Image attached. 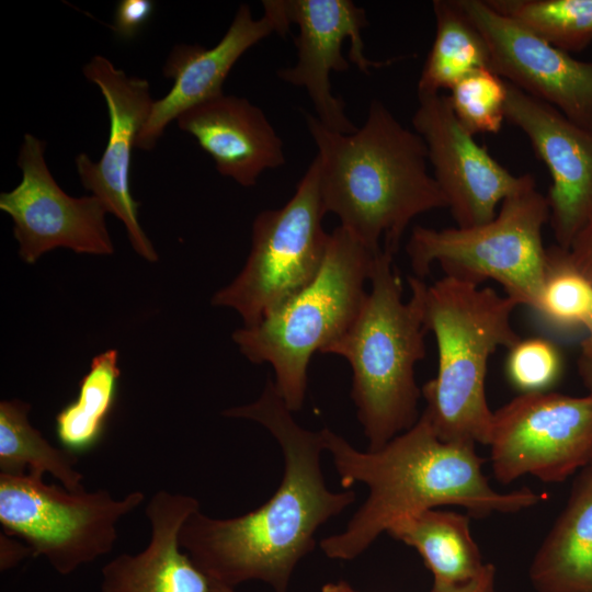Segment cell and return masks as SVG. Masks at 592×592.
<instances>
[{"label":"cell","instance_id":"cell-1","mask_svg":"<svg viewBox=\"0 0 592 592\" xmlns=\"http://www.w3.org/2000/svg\"><path fill=\"white\" fill-rule=\"evenodd\" d=\"M223 414L255 421L274 436L283 452V478L274 494L247 514L213 519L194 512L180 530V546L212 583L234 589L259 580L287 592L296 565L315 546L317 530L353 503L355 493L327 488L321 432L294 420L271 377L258 400Z\"/></svg>","mask_w":592,"mask_h":592},{"label":"cell","instance_id":"cell-2","mask_svg":"<svg viewBox=\"0 0 592 592\" xmlns=\"http://www.w3.org/2000/svg\"><path fill=\"white\" fill-rule=\"evenodd\" d=\"M320 432L342 487L361 482L369 490L345 530L321 540L332 559H354L397 521L441 505H462L483 516L519 512L544 499L530 488L494 490L475 446L441 440L422 414L377 451L361 452L329 429Z\"/></svg>","mask_w":592,"mask_h":592},{"label":"cell","instance_id":"cell-3","mask_svg":"<svg viewBox=\"0 0 592 592\" xmlns=\"http://www.w3.org/2000/svg\"><path fill=\"white\" fill-rule=\"evenodd\" d=\"M307 128L318 148L319 190L326 214L374 252L396 253L413 218L446 200L429 174L426 146L379 100L352 134L328 129L309 113Z\"/></svg>","mask_w":592,"mask_h":592},{"label":"cell","instance_id":"cell-4","mask_svg":"<svg viewBox=\"0 0 592 592\" xmlns=\"http://www.w3.org/2000/svg\"><path fill=\"white\" fill-rule=\"evenodd\" d=\"M420 293L424 328L434 334L439 355L436 376L421 389L422 415L445 442L488 445V362L497 349L510 350L521 340L511 322L520 303L446 275L431 285L420 278Z\"/></svg>","mask_w":592,"mask_h":592},{"label":"cell","instance_id":"cell-5","mask_svg":"<svg viewBox=\"0 0 592 592\" xmlns=\"http://www.w3.org/2000/svg\"><path fill=\"white\" fill-rule=\"evenodd\" d=\"M394 253H376L369 291L353 322L321 353L344 357L353 372L351 397L357 419L377 451L419 419L421 395L414 366L425 357L420 278L410 276L411 297L402 298V283Z\"/></svg>","mask_w":592,"mask_h":592},{"label":"cell","instance_id":"cell-6","mask_svg":"<svg viewBox=\"0 0 592 592\" xmlns=\"http://www.w3.org/2000/svg\"><path fill=\"white\" fill-rule=\"evenodd\" d=\"M376 253L337 227L312 281L258 325L232 333L250 362L271 364L275 388L292 412L304 405L312 354L341 337L358 314Z\"/></svg>","mask_w":592,"mask_h":592},{"label":"cell","instance_id":"cell-7","mask_svg":"<svg viewBox=\"0 0 592 592\" xmlns=\"http://www.w3.org/2000/svg\"><path fill=\"white\" fill-rule=\"evenodd\" d=\"M548 220L547 198L528 174L490 221L465 228L415 226L406 251L419 278L439 263L446 276L464 282L480 285L493 280L505 295L535 310L548 271V249L543 242Z\"/></svg>","mask_w":592,"mask_h":592},{"label":"cell","instance_id":"cell-8","mask_svg":"<svg viewBox=\"0 0 592 592\" xmlns=\"http://www.w3.org/2000/svg\"><path fill=\"white\" fill-rule=\"evenodd\" d=\"M325 215L315 158L285 205L258 214L242 270L213 295L212 305L235 309L249 328L305 287L326 255Z\"/></svg>","mask_w":592,"mask_h":592},{"label":"cell","instance_id":"cell-9","mask_svg":"<svg viewBox=\"0 0 592 592\" xmlns=\"http://www.w3.org/2000/svg\"><path fill=\"white\" fill-rule=\"evenodd\" d=\"M145 501L135 490L117 500L104 489L77 492L47 485L43 476L0 474V523L60 574L112 551L116 525Z\"/></svg>","mask_w":592,"mask_h":592},{"label":"cell","instance_id":"cell-10","mask_svg":"<svg viewBox=\"0 0 592 592\" xmlns=\"http://www.w3.org/2000/svg\"><path fill=\"white\" fill-rule=\"evenodd\" d=\"M490 459L503 485L531 475L561 482L592 463V392L521 394L493 412Z\"/></svg>","mask_w":592,"mask_h":592},{"label":"cell","instance_id":"cell-11","mask_svg":"<svg viewBox=\"0 0 592 592\" xmlns=\"http://www.w3.org/2000/svg\"><path fill=\"white\" fill-rule=\"evenodd\" d=\"M45 147L42 139L24 135L18 157L22 180L13 190L0 194V209L13 220L20 258L34 264L56 248L112 254L114 246L106 228V207L94 195H68L48 169Z\"/></svg>","mask_w":592,"mask_h":592},{"label":"cell","instance_id":"cell-12","mask_svg":"<svg viewBox=\"0 0 592 592\" xmlns=\"http://www.w3.org/2000/svg\"><path fill=\"white\" fill-rule=\"evenodd\" d=\"M418 100L412 125L426 146L433 178L456 227L490 221L528 174L515 177L480 146L457 119L448 95L418 94Z\"/></svg>","mask_w":592,"mask_h":592},{"label":"cell","instance_id":"cell-13","mask_svg":"<svg viewBox=\"0 0 592 592\" xmlns=\"http://www.w3.org/2000/svg\"><path fill=\"white\" fill-rule=\"evenodd\" d=\"M82 72L100 89L105 100L110 135L99 161H92L84 152L76 157L80 182L124 224L135 252L149 262H156L158 254L140 226L139 203L132 195L129 177L132 150L153 104L149 82L127 76L100 55L92 57Z\"/></svg>","mask_w":592,"mask_h":592},{"label":"cell","instance_id":"cell-14","mask_svg":"<svg viewBox=\"0 0 592 592\" xmlns=\"http://www.w3.org/2000/svg\"><path fill=\"white\" fill-rule=\"evenodd\" d=\"M458 3L483 36L492 71L592 130V61L553 46L497 12L487 0Z\"/></svg>","mask_w":592,"mask_h":592},{"label":"cell","instance_id":"cell-15","mask_svg":"<svg viewBox=\"0 0 592 592\" xmlns=\"http://www.w3.org/2000/svg\"><path fill=\"white\" fill-rule=\"evenodd\" d=\"M289 23L298 26L295 37L297 62L281 68L277 77L283 81L305 88L317 112V118L328 129L352 134L358 127L344 113V102L333 95L331 71L350 68L342 54V44L350 38L349 59L364 73L383 67L392 59L374 61L364 54L361 30L368 21L363 8L351 0H283Z\"/></svg>","mask_w":592,"mask_h":592},{"label":"cell","instance_id":"cell-16","mask_svg":"<svg viewBox=\"0 0 592 592\" xmlns=\"http://www.w3.org/2000/svg\"><path fill=\"white\" fill-rule=\"evenodd\" d=\"M505 86V119L526 135L548 169V224L557 246L568 250L592 216V130L515 86Z\"/></svg>","mask_w":592,"mask_h":592},{"label":"cell","instance_id":"cell-17","mask_svg":"<svg viewBox=\"0 0 592 592\" xmlns=\"http://www.w3.org/2000/svg\"><path fill=\"white\" fill-rule=\"evenodd\" d=\"M264 13L254 19L248 4H240L231 24L213 47L175 45L162 68V75L172 79L170 91L153 101L143 126L136 148L150 150L167 126L187 110L224 93L223 86L238 59L253 45L272 33L282 36L289 31L283 0L262 1Z\"/></svg>","mask_w":592,"mask_h":592},{"label":"cell","instance_id":"cell-18","mask_svg":"<svg viewBox=\"0 0 592 592\" xmlns=\"http://www.w3.org/2000/svg\"><path fill=\"white\" fill-rule=\"evenodd\" d=\"M198 510L194 497L157 491L145 509L150 524L147 547L107 562L102 569L100 592H212L210 580L181 551L179 543L183 523Z\"/></svg>","mask_w":592,"mask_h":592},{"label":"cell","instance_id":"cell-19","mask_svg":"<svg viewBox=\"0 0 592 592\" xmlns=\"http://www.w3.org/2000/svg\"><path fill=\"white\" fill-rule=\"evenodd\" d=\"M177 123L221 175L242 186H253L264 170L286 162L283 143L264 112L244 98L223 94L187 110Z\"/></svg>","mask_w":592,"mask_h":592},{"label":"cell","instance_id":"cell-20","mask_svg":"<svg viewBox=\"0 0 592 592\" xmlns=\"http://www.w3.org/2000/svg\"><path fill=\"white\" fill-rule=\"evenodd\" d=\"M537 592H592V469L569 501L530 566Z\"/></svg>","mask_w":592,"mask_h":592},{"label":"cell","instance_id":"cell-21","mask_svg":"<svg viewBox=\"0 0 592 592\" xmlns=\"http://www.w3.org/2000/svg\"><path fill=\"white\" fill-rule=\"evenodd\" d=\"M387 533L420 554L434 583L469 580L486 565L471 536L469 517L457 512L425 510L397 521Z\"/></svg>","mask_w":592,"mask_h":592},{"label":"cell","instance_id":"cell-22","mask_svg":"<svg viewBox=\"0 0 592 592\" xmlns=\"http://www.w3.org/2000/svg\"><path fill=\"white\" fill-rule=\"evenodd\" d=\"M435 36L423 65L418 94L452 89L468 75L490 68L487 43L458 0H434Z\"/></svg>","mask_w":592,"mask_h":592},{"label":"cell","instance_id":"cell-23","mask_svg":"<svg viewBox=\"0 0 592 592\" xmlns=\"http://www.w3.org/2000/svg\"><path fill=\"white\" fill-rule=\"evenodd\" d=\"M31 405L20 399L0 402V474H50L69 491L84 489L83 475L75 469L78 455L53 446L31 425Z\"/></svg>","mask_w":592,"mask_h":592},{"label":"cell","instance_id":"cell-24","mask_svg":"<svg viewBox=\"0 0 592 592\" xmlns=\"http://www.w3.org/2000/svg\"><path fill=\"white\" fill-rule=\"evenodd\" d=\"M121 369L114 349L98 354L79 382L75 400L55 418V433L61 447L80 455L102 440L118 394Z\"/></svg>","mask_w":592,"mask_h":592},{"label":"cell","instance_id":"cell-25","mask_svg":"<svg viewBox=\"0 0 592 592\" xmlns=\"http://www.w3.org/2000/svg\"><path fill=\"white\" fill-rule=\"evenodd\" d=\"M511 19L553 46L583 50L592 42V0H487Z\"/></svg>","mask_w":592,"mask_h":592},{"label":"cell","instance_id":"cell-26","mask_svg":"<svg viewBox=\"0 0 592 592\" xmlns=\"http://www.w3.org/2000/svg\"><path fill=\"white\" fill-rule=\"evenodd\" d=\"M534 311L548 326L566 331L584 329L592 315V285L558 246L548 249V271Z\"/></svg>","mask_w":592,"mask_h":592},{"label":"cell","instance_id":"cell-27","mask_svg":"<svg viewBox=\"0 0 592 592\" xmlns=\"http://www.w3.org/2000/svg\"><path fill=\"white\" fill-rule=\"evenodd\" d=\"M448 98L457 119L473 136L500 132L505 119L506 86L490 68L462 79Z\"/></svg>","mask_w":592,"mask_h":592},{"label":"cell","instance_id":"cell-28","mask_svg":"<svg viewBox=\"0 0 592 592\" xmlns=\"http://www.w3.org/2000/svg\"><path fill=\"white\" fill-rule=\"evenodd\" d=\"M562 360L557 346L543 338L520 340L510 349L506 375L521 394L549 391L561 376Z\"/></svg>","mask_w":592,"mask_h":592},{"label":"cell","instance_id":"cell-29","mask_svg":"<svg viewBox=\"0 0 592 592\" xmlns=\"http://www.w3.org/2000/svg\"><path fill=\"white\" fill-rule=\"evenodd\" d=\"M153 8L151 0H121L116 4L111 27L119 38L133 39L151 18Z\"/></svg>","mask_w":592,"mask_h":592},{"label":"cell","instance_id":"cell-30","mask_svg":"<svg viewBox=\"0 0 592 592\" xmlns=\"http://www.w3.org/2000/svg\"><path fill=\"white\" fill-rule=\"evenodd\" d=\"M567 254L572 266L592 285V216L576 235Z\"/></svg>","mask_w":592,"mask_h":592},{"label":"cell","instance_id":"cell-31","mask_svg":"<svg viewBox=\"0 0 592 592\" xmlns=\"http://www.w3.org/2000/svg\"><path fill=\"white\" fill-rule=\"evenodd\" d=\"M496 568L486 563L474 578L451 584L434 583L431 592H496Z\"/></svg>","mask_w":592,"mask_h":592},{"label":"cell","instance_id":"cell-32","mask_svg":"<svg viewBox=\"0 0 592 592\" xmlns=\"http://www.w3.org/2000/svg\"><path fill=\"white\" fill-rule=\"evenodd\" d=\"M32 555L26 544L14 542L5 535H1V569L7 570L16 565L24 557Z\"/></svg>","mask_w":592,"mask_h":592},{"label":"cell","instance_id":"cell-33","mask_svg":"<svg viewBox=\"0 0 592 592\" xmlns=\"http://www.w3.org/2000/svg\"><path fill=\"white\" fill-rule=\"evenodd\" d=\"M578 371L584 385L592 392V350L581 349L578 360ZM590 468L592 469V463Z\"/></svg>","mask_w":592,"mask_h":592},{"label":"cell","instance_id":"cell-34","mask_svg":"<svg viewBox=\"0 0 592 592\" xmlns=\"http://www.w3.org/2000/svg\"><path fill=\"white\" fill-rule=\"evenodd\" d=\"M321 592H357L345 581L337 583H327L322 587Z\"/></svg>","mask_w":592,"mask_h":592},{"label":"cell","instance_id":"cell-35","mask_svg":"<svg viewBox=\"0 0 592 592\" xmlns=\"http://www.w3.org/2000/svg\"><path fill=\"white\" fill-rule=\"evenodd\" d=\"M585 337L581 342V349L592 350V315L584 325Z\"/></svg>","mask_w":592,"mask_h":592},{"label":"cell","instance_id":"cell-36","mask_svg":"<svg viewBox=\"0 0 592 592\" xmlns=\"http://www.w3.org/2000/svg\"><path fill=\"white\" fill-rule=\"evenodd\" d=\"M212 592H234V589L220 584L212 583Z\"/></svg>","mask_w":592,"mask_h":592}]
</instances>
